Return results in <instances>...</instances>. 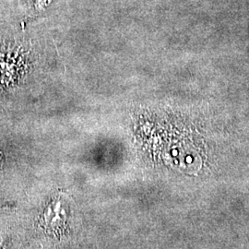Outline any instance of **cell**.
<instances>
[{
  "instance_id": "obj_1",
  "label": "cell",
  "mask_w": 249,
  "mask_h": 249,
  "mask_svg": "<svg viewBox=\"0 0 249 249\" xmlns=\"http://www.w3.org/2000/svg\"><path fill=\"white\" fill-rule=\"evenodd\" d=\"M36 1V6L40 9L44 8L45 6L48 5V3L51 1V0H35Z\"/></svg>"
}]
</instances>
